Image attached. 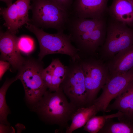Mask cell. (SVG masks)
I'll return each mask as SVG.
<instances>
[{
  "instance_id": "cell-25",
  "label": "cell",
  "mask_w": 133,
  "mask_h": 133,
  "mask_svg": "<svg viewBox=\"0 0 133 133\" xmlns=\"http://www.w3.org/2000/svg\"><path fill=\"white\" fill-rule=\"evenodd\" d=\"M10 64L8 62L2 60L0 61V79L1 80L2 78L6 71L9 69Z\"/></svg>"
},
{
  "instance_id": "cell-18",
  "label": "cell",
  "mask_w": 133,
  "mask_h": 133,
  "mask_svg": "<svg viewBox=\"0 0 133 133\" xmlns=\"http://www.w3.org/2000/svg\"><path fill=\"white\" fill-rule=\"evenodd\" d=\"M0 14L5 21L3 25L7 27L9 31L16 34L20 27L19 17L15 2L7 8L0 7Z\"/></svg>"
},
{
  "instance_id": "cell-27",
  "label": "cell",
  "mask_w": 133,
  "mask_h": 133,
  "mask_svg": "<svg viewBox=\"0 0 133 133\" xmlns=\"http://www.w3.org/2000/svg\"><path fill=\"white\" fill-rule=\"evenodd\" d=\"M13 0H0V1L4 2L6 4L7 7L9 6L12 3V1Z\"/></svg>"
},
{
  "instance_id": "cell-28",
  "label": "cell",
  "mask_w": 133,
  "mask_h": 133,
  "mask_svg": "<svg viewBox=\"0 0 133 133\" xmlns=\"http://www.w3.org/2000/svg\"><path fill=\"white\" fill-rule=\"evenodd\" d=\"M131 3L133 9V0H128Z\"/></svg>"
},
{
  "instance_id": "cell-21",
  "label": "cell",
  "mask_w": 133,
  "mask_h": 133,
  "mask_svg": "<svg viewBox=\"0 0 133 133\" xmlns=\"http://www.w3.org/2000/svg\"><path fill=\"white\" fill-rule=\"evenodd\" d=\"M108 119L99 133H133V126L126 123L116 122Z\"/></svg>"
},
{
  "instance_id": "cell-6",
  "label": "cell",
  "mask_w": 133,
  "mask_h": 133,
  "mask_svg": "<svg viewBox=\"0 0 133 133\" xmlns=\"http://www.w3.org/2000/svg\"><path fill=\"white\" fill-rule=\"evenodd\" d=\"M80 61L84 74L87 94V104L92 105L100 90L109 77L108 68L98 61L83 60Z\"/></svg>"
},
{
  "instance_id": "cell-1",
  "label": "cell",
  "mask_w": 133,
  "mask_h": 133,
  "mask_svg": "<svg viewBox=\"0 0 133 133\" xmlns=\"http://www.w3.org/2000/svg\"><path fill=\"white\" fill-rule=\"evenodd\" d=\"M34 106L45 122L57 125L62 128L68 127V122L78 108L68 101L60 86L53 92L47 91Z\"/></svg>"
},
{
  "instance_id": "cell-24",
  "label": "cell",
  "mask_w": 133,
  "mask_h": 133,
  "mask_svg": "<svg viewBox=\"0 0 133 133\" xmlns=\"http://www.w3.org/2000/svg\"><path fill=\"white\" fill-rule=\"evenodd\" d=\"M70 14L74 0H47Z\"/></svg>"
},
{
  "instance_id": "cell-20",
  "label": "cell",
  "mask_w": 133,
  "mask_h": 133,
  "mask_svg": "<svg viewBox=\"0 0 133 133\" xmlns=\"http://www.w3.org/2000/svg\"><path fill=\"white\" fill-rule=\"evenodd\" d=\"M121 113L119 111L115 113L107 115L94 116L91 118L84 126L83 130L90 133L99 132L104 126L107 120L118 118Z\"/></svg>"
},
{
  "instance_id": "cell-19",
  "label": "cell",
  "mask_w": 133,
  "mask_h": 133,
  "mask_svg": "<svg viewBox=\"0 0 133 133\" xmlns=\"http://www.w3.org/2000/svg\"><path fill=\"white\" fill-rule=\"evenodd\" d=\"M18 80L15 77L10 79H7L0 89V122L1 123L9 125L10 124L7 119L8 115L10 111L6 104V94L7 90L10 85Z\"/></svg>"
},
{
  "instance_id": "cell-13",
  "label": "cell",
  "mask_w": 133,
  "mask_h": 133,
  "mask_svg": "<svg viewBox=\"0 0 133 133\" xmlns=\"http://www.w3.org/2000/svg\"><path fill=\"white\" fill-rule=\"evenodd\" d=\"M66 66H65L58 59L53 60L50 64L44 69L42 77L50 91L58 90L65 76Z\"/></svg>"
},
{
  "instance_id": "cell-10",
  "label": "cell",
  "mask_w": 133,
  "mask_h": 133,
  "mask_svg": "<svg viewBox=\"0 0 133 133\" xmlns=\"http://www.w3.org/2000/svg\"><path fill=\"white\" fill-rule=\"evenodd\" d=\"M18 37L7 30L0 33V50L1 59L9 62L14 68L18 70L25 60L21 55L17 46Z\"/></svg>"
},
{
  "instance_id": "cell-16",
  "label": "cell",
  "mask_w": 133,
  "mask_h": 133,
  "mask_svg": "<svg viewBox=\"0 0 133 133\" xmlns=\"http://www.w3.org/2000/svg\"><path fill=\"white\" fill-rule=\"evenodd\" d=\"M106 23L104 18L88 19L70 17L66 28L69 31V35L72 36L93 31Z\"/></svg>"
},
{
  "instance_id": "cell-12",
  "label": "cell",
  "mask_w": 133,
  "mask_h": 133,
  "mask_svg": "<svg viewBox=\"0 0 133 133\" xmlns=\"http://www.w3.org/2000/svg\"><path fill=\"white\" fill-rule=\"evenodd\" d=\"M106 26V23L93 31L70 36L71 41L76 45L79 53L94 52L105 39Z\"/></svg>"
},
{
  "instance_id": "cell-8",
  "label": "cell",
  "mask_w": 133,
  "mask_h": 133,
  "mask_svg": "<svg viewBox=\"0 0 133 133\" xmlns=\"http://www.w3.org/2000/svg\"><path fill=\"white\" fill-rule=\"evenodd\" d=\"M133 80V68L127 72L110 77L102 88L100 95L92 104L97 107L99 112H107L111 101L117 97Z\"/></svg>"
},
{
  "instance_id": "cell-9",
  "label": "cell",
  "mask_w": 133,
  "mask_h": 133,
  "mask_svg": "<svg viewBox=\"0 0 133 133\" xmlns=\"http://www.w3.org/2000/svg\"><path fill=\"white\" fill-rule=\"evenodd\" d=\"M108 0H74L70 15L79 18L100 19L107 12Z\"/></svg>"
},
{
  "instance_id": "cell-4",
  "label": "cell",
  "mask_w": 133,
  "mask_h": 133,
  "mask_svg": "<svg viewBox=\"0 0 133 133\" xmlns=\"http://www.w3.org/2000/svg\"><path fill=\"white\" fill-rule=\"evenodd\" d=\"M41 61L25 60L16 76L22 84L27 100L31 104L37 103L47 91L42 77L44 68Z\"/></svg>"
},
{
  "instance_id": "cell-5",
  "label": "cell",
  "mask_w": 133,
  "mask_h": 133,
  "mask_svg": "<svg viewBox=\"0 0 133 133\" xmlns=\"http://www.w3.org/2000/svg\"><path fill=\"white\" fill-rule=\"evenodd\" d=\"M80 58L74 60L70 59L69 65L66 66L65 76L60 86L70 102L78 108L87 104V100Z\"/></svg>"
},
{
  "instance_id": "cell-3",
  "label": "cell",
  "mask_w": 133,
  "mask_h": 133,
  "mask_svg": "<svg viewBox=\"0 0 133 133\" xmlns=\"http://www.w3.org/2000/svg\"><path fill=\"white\" fill-rule=\"evenodd\" d=\"M30 5L32 13L30 23L39 28H52L64 32L70 14L47 0H32Z\"/></svg>"
},
{
  "instance_id": "cell-22",
  "label": "cell",
  "mask_w": 133,
  "mask_h": 133,
  "mask_svg": "<svg viewBox=\"0 0 133 133\" xmlns=\"http://www.w3.org/2000/svg\"><path fill=\"white\" fill-rule=\"evenodd\" d=\"M32 0H17L15 2L19 17L20 28L30 22L28 12L30 9V2Z\"/></svg>"
},
{
  "instance_id": "cell-23",
  "label": "cell",
  "mask_w": 133,
  "mask_h": 133,
  "mask_svg": "<svg viewBox=\"0 0 133 133\" xmlns=\"http://www.w3.org/2000/svg\"><path fill=\"white\" fill-rule=\"evenodd\" d=\"M17 46L20 52L26 54L31 53L34 48V43L33 39L29 37L25 36L18 37Z\"/></svg>"
},
{
  "instance_id": "cell-2",
  "label": "cell",
  "mask_w": 133,
  "mask_h": 133,
  "mask_svg": "<svg viewBox=\"0 0 133 133\" xmlns=\"http://www.w3.org/2000/svg\"><path fill=\"white\" fill-rule=\"evenodd\" d=\"M26 25V29L33 33L38 40L40 49L38 55L40 61L46 55L54 54L67 55L73 60L80 58L79 50L72 44L69 35L64 32L50 34L30 22Z\"/></svg>"
},
{
  "instance_id": "cell-26",
  "label": "cell",
  "mask_w": 133,
  "mask_h": 133,
  "mask_svg": "<svg viewBox=\"0 0 133 133\" xmlns=\"http://www.w3.org/2000/svg\"><path fill=\"white\" fill-rule=\"evenodd\" d=\"M0 133H13L14 132V130L7 125L1 123L0 125Z\"/></svg>"
},
{
  "instance_id": "cell-15",
  "label": "cell",
  "mask_w": 133,
  "mask_h": 133,
  "mask_svg": "<svg viewBox=\"0 0 133 133\" xmlns=\"http://www.w3.org/2000/svg\"><path fill=\"white\" fill-rule=\"evenodd\" d=\"M133 68V45L115 56L109 65V77L126 72Z\"/></svg>"
},
{
  "instance_id": "cell-7",
  "label": "cell",
  "mask_w": 133,
  "mask_h": 133,
  "mask_svg": "<svg viewBox=\"0 0 133 133\" xmlns=\"http://www.w3.org/2000/svg\"><path fill=\"white\" fill-rule=\"evenodd\" d=\"M110 19L103 48L107 55L111 56L133 45V28Z\"/></svg>"
},
{
  "instance_id": "cell-17",
  "label": "cell",
  "mask_w": 133,
  "mask_h": 133,
  "mask_svg": "<svg viewBox=\"0 0 133 133\" xmlns=\"http://www.w3.org/2000/svg\"><path fill=\"white\" fill-rule=\"evenodd\" d=\"M99 112L97 106L93 104L86 107L78 108L72 116L71 124L66 128V133H71L84 126L91 118Z\"/></svg>"
},
{
  "instance_id": "cell-14",
  "label": "cell",
  "mask_w": 133,
  "mask_h": 133,
  "mask_svg": "<svg viewBox=\"0 0 133 133\" xmlns=\"http://www.w3.org/2000/svg\"><path fill=\"white\" fill-rule=\"evenodd\" d=\"M107 12L111 18L133 28V9L128 0H113Z\"/></svg>"
},
{
  "instance_id": "cell-11",
  "label": "cell",
  "mask_w": 133,
  "mask_h": 133,
  "mask_svg": "<svg viewBox=\"0 0 133 133\" xmlns=\"http://www.w3.org/2000/svg\"><path fill=\"white\" fill-rule=\"evenodd\" d=\"M117 110L120 112L117 118L119 121L133 126V80L109 104L107 112Z\"/></svg>"
}]
</instances>
